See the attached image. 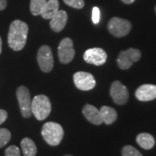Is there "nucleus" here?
<instances>
[{"mask_svg": "<svg viewBox=\"0 0 156 156\" xmlns=\"http://www.w3.org/2000/svg\"><path fill=\"white\" fill-rule=\"evenodd\" d=\"M28 25L25 22L16 20L11 23L8 34V44L12 49L20 51L26 44Z\"/></svg>", "mask_w": 156, "mask_h": 156, "instance_id": "f257e3e1", "label": "nucleus"}, {"mask_svg": "<svg viewBox=\"0 0 156 156\" xmlns=\"http://www.w3.org/2000/svg\"><path fill=\"white\" fill-rule=\"evenodd\" d=\"M41 134L48 145L57 146L63 139L64 129L58 123L49 122L43 126Z\"/></svg>", "mask_w": 156, "mask_h": 156, "instance_id": "f03ea898", "label": "nucleus"}, {"mask_svg": "<svg viewBox=\"0 0 156 156\" xmlns=\"http://www.w3.org/2000/svg\"><path fill=\"white\" fill-rule=\"evenodd\" d=\"M32 114L39 121L46 119L51 112L49 98L45 95H38L34 98L31 105Z\"/></svg>", "mask_w": 156, "mask_h": 156, "instance_id": "7ed1b4c3", "label": "nucleus"}, {"mask_svg": "<svg viewBox=\"0 0 156 156\" xmlns=\"http://www.w3.org/2000/svg\"><path fill=\"white\" fill-rule=\"evenodd\" d=\"M132 29V24L127 20L114 17L109 20L108 30L110 34L117 38H122L129 34Z\"/></svg>", "mask_w": 156, "mask_h": 156, "instance_id": "20e7f679", "label": "nucleus"}, {"mask_svg": "<svg viewBox=\"0 0 156 156\" xmlns=\"http://www.w3.org/2000/svg\"><path fill=\"white\" fill-rule=\"evenodd\" d=\"M141 58V52L139 49L130 48L123 51L117 58V64L122 69H128L133 65L134 62L139 61Z\"/></svg>", "mask_w": 156, "mask_h": 156, "instance_id": "39448f33", "label": "nucleus"}, {"mask_svg": "<svg viewBox=\"0 0 156 156\" xmlns=\"http://www.w3.org/2000/svg\"><path fill=\"white\" fill-rule=\"evenodd\" d=\"M17 98L21 114L25 118H29L32 115L31 105L32 100L30 92L25 86H20L17 90Z\"/></svg>", "mask_w": 156, "mask_h": 156, "instance_id": "423d86ee", "label": "nucleus"}, {"mask_svg": "<svg viewBox=\"0 0 156 156\" xmlns=\"http://www.w3.org/2000/svg\"><path fill=\"white\" fill-rule=\"evenodd\" d=\"M38 65L44 73H49L54 67V57L52 51L48 46H42L39 48L37 55Z\"/></svg>", "mask_w": 156, "mask_h": 156, "instance_id": "0eeeda50", "label": "nucleus"}, {"mask_svg": "<svg viewBox=\"0 0 156 156\" xmlns=\"http://www.w3.org/2000/svg\"><path fill=\"white\" fill-rule=\"evenodd\" d=\"M75 54L73 41L71 38H64L60 42L58 47V56L62 64H68L73 61Z\"/></svg>", "mask_w": 156, "mask_h": 156, "instance_id": "6e6552de", "label": "nucleus"}, {"mask_svg": "<svg viewBox=\"0 0 156 156\" xmlns=\"http://www.w3.org/2000/svg\"><path fill=\"white\" fill-rule=\"evenodd\" d=\"M75 86L81 90H90L95 86V80L92 74L87 72H77L73 75Z\"/></svg>", "mask_w": 156, "mask_h": 156, "instance_id": "1a4fd4ad", "label": "nucleus"}, {"mask_svg": "<svg viewBox=\"0 0 156 156\" xmlns=\"http://www.w3.org/2000/svg\"><path fill=\"white\" fill-rule=\"evenodd\" d=\"M83 58L87 63L95 66H101L106 62L107 54L101 48H91L86 50Z\"/></svg>", "mask_w": 156, "mask_h": 156, "instance_id": "9d476101", "label": "nucleus"}, {"mask_svg": "<svg viewBox=\"0 0 156 156\" xmlns=\"http://www.w3.org/2000/svg\"><path fill=\"white\" fill-rule=\"evenodd\" d=\"M110 95L115 103L118 105H124L128 101V90L120 81L116 80L112 83L110 89Z\"/></svg>", "mask_w": 156, "mask_h": 156, "instance_id": "9b49d317", "label": "nucleus"}, {"mask_svg": "<svg viewBox=\"0 0 156 156\" xmlns=\"http://www.w3.org/2000/svg\"><path fill=\"white\" fill-rule=\"evenodd\" d=\"M135 96L140 101H150L156 98V85L145 84L136 89Z\"/></svg>", "mask_w": 156, "mask_h": 156, "instance_id": "f8f14e48", "label": "nucleus"}, {"mask_svg": "<svg viewBox=\"0 0 156 156\" xmlns=\"http://www.w3.org/2000/svg\"><path fill=\"white\" fill-rule=\"evenodd\" d=\"M83 114L86 119L95 125H101L103 124L100 111L93 105L86 104L83 108Z\"/></svg>", "mask_w": 156, "mask_h": 156, "instance_id": "ddd939ff", "label": "nucleus"}, {"mask_svg": "<svg viewBox=\"0 0 156 156\" xmlns=\"http://www.w3.org/2000/svg\"><path fill=\"white\" fill-rule=\"evenodd\" d=\"M68 15L67 12L64 10H58L53 17L51 19L50 27L54 32L58 33L62 31L67 24Z\"/></svg>", "mask_w": 156, "mask_h": 156, "instance_id": "4468645a", "label": "nucleus"}, {"mask_svg": "<svg viewBox=\"0 0 156 156\" xmlns=\"http://www.w3.org/2000/svg\"><path fill=\"white\" fill-rule=\"evenodd\" d=\"M59 2L58 0H48L44 6L41 13L43 18L46 20L51 19L54 15L59 10Z\"/></svg>", "mask_w": 156, "mask_h": 156, "instance_id": "2eb2a0df", "label": "nucleus"}, {"mask_svg": "<svg viewBox=\"0 0 156 156\" xmlns=\"http://www.w3.org/2000/svg\"><path fill=\"white\" fill-rule=\"evenodd\" d=\"M100 113L103 123L108 125L113 124L117 119V112L112 107L103 106L100 109Z\"/></svg>", "mask_w": 156, "mask_h": 156, "instance_id": "dca6fc26", "label": "nucleus"}, {"mask_svg": "<svg viewBox=\"0 0 156 156\" xmlns=\"http://www.w3.org/2000/svg\"><path fill=\"white\" fill-rule=\"evenodd\" d=\"M136 142L140 147L145 150H151L155 145V138L148 133H141L136 136Z\"/></svg>", "mask_w": 156, "mask_h": 156, "instance_id": "f3484780", "label": "nucleus"}, {"mask_svg": "<svg viewBox=\"0 0 156 156\" xmlns=\"http://www.w3.org/2000/svg\"><path fill=\"white\" fill-rule=\"evenodd\" d=\"M20 146L24 156H36L37 153V147L35 142L28 137L22 140Z\"/></svg>", "mask_w": 156, "mask_h": 156, "instance_id": "a211bd4d", "label": "nucleus"}, {"mask_svg": "<svg viewBox=\"0 0 156 156\" xmlns=\"http://www.w3.org/2000/svg\"><path fill=\"white\" fill-rule=\"evenodd\" d=\"M46 2L47 0H30V9L32 15L35 16L41 15Z\"/></svg>", "mask_w": 156, "mask_h": 156, "instance_id": "6ab92c4d", "label": "nucleus"}, {"mask_svg": "<svg viewBox=\"0 0 156 156\" xmlns=\"http://www.w3.org/2000/svg\"><path fill=\"white\" fill-rule=\"evenodd\" d=\"M11 139V133L7 129H0V148L5 147Z\"/></svg>", "mask_w": 156, "mask_h": 156, "instance_id": "aec40b11", "label": "nucleus"}, {"mask_svg": "<svg viewBox=\"0 0 156 156\" xmlns=\"http://www.w3.org/2000/svg\"><path fill=\"white\" fill-rule=\"evenodd\" d=\"M122 156H143L142 153L132 145H126L122 149Z\"/></svg>", "mask_w": 156, "mask_h": 156, "instance_id": "412c9836", "label": "nucleus"}, {"mask_svg": "<svg viewBox=\"0 0 156 156\" xmlns=\"http://www.w3.org/2000/svg\"><path fill=\"white\" fill-rule=\"evenodd\" d=\"M63 1L66 5L75 9H82L85 6L84 0H63Z\"/></svg>", "mask_w": 156, "mask_h": 156, "instance_id": "4be33fe9", "label": "nucleus"}, {"mask_svg": "<svg viewBox=\"0 0 156 156\" xmlns=\"http://www.w3.org/2000/svg\"><path fill=\"white\" fill-rule=\"evenodd\" d=\"M5 156H21L20 151L16 145H11L6 149Z\"/></svg>", "mask_w": 156, "mask_h": 156, "instance_id": "5701e85b", "label": "nucleus"}, {"mask_svg": "<svg viewBox=\"0 0 156 156\" xmlns=\"http://www.w3.org/2000/svg\"><path fill=\"white\" fill-rule=\"evenodd\" d=\"M100 17H101V12L100 9L98 7H94L93 8L92 12V20L94 24H97L100 21Z\"/></svg>", "mask_w": 156, "mask_h": 156, "instance_id": "b1692460", "label": "nucleus"}, {"mask_svg": "<svg viewBox=\"0 0 156 156\" xmlns=\"http://www.w3.org/2000/svg\"><path fill=\"white\" fill-rule=\"evenodd\" d=\"M7 119V113L3 109H0V125L2 124Z\"/></svg>", "mask_w": 156, "mask_h": 156, "instance_id": "393cba45", "label": "nucleus"}, {"mask_svg": "<svg viewBox=\"0 0 156 156\" xmlns=\"http://www.w3.org/2000/svg\"><path fill=\"white\" fill-rule=\"evenodd\" d=\"M7 0H0V11L4 10L7 7Z\"/></svg>", "mask_w": 156, "mask_h": 156, "instance_id": "a878e982", "label": "nucleus"}, {"mask_svg": "<svg viewBox=\"0 0 156 156\" xmlns=\"http://www.w3.org/2000/svg\"><path fill=\"white\" fill-rule=\"evenodd\" d=\"M124 3L125 4H127V5H130V4L133 3L135 0H122Z\"/></svg>", "mask_w": 156, "mask_h": 156, "instance_id": "bb28decb", "label": "nucleus"}, {"mask_svg": "<svg viewBox=\"0 0 156 156\" xmlns=\"http://www.w3.org/2000/svg\"><path fill=\"white\" fill-rule=\"evenodd\" d=\"M2 41L1 37H0V54L2 53Z\"/></svg>", "mask_w": 156, "mask_h": 156, "instance_id": "cd10ccee", "label": "nucleus"}, {"mask_svg": "<svg viewBox=\"0 0 156 156\" xmlns=\"http://www.w3.org/2000/svg\"><path fill=\"white\" fill-rule=\"evenodd\" d=\"M64 156H73V155H64Z\"/></svg>", "mask_w": 156, "mask_h": 156, "instance_id": "c85d7f7f", "label": "nucleus"}, {"mask_svg": "<svg viewBox=\"0 0 156 156\" xmlns=\"http://www.w3.org/2000/svg\"><path fill=\"white\" fill-rule=\"evenodd\" d=\"M155 11H156V7H155Z\"/></svg>", "mask_w": 156, "mask_h": 156, "instance_id": "c756f323", "label": "nucleus"}]
</instances>
